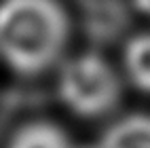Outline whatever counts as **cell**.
<instances>
[{
  "mask_svg": "<svg viewBox=\"0 0 150 148\" xmlns=\"http://www.w3.org/2000/svg\"><path fill=\"white\" fill-rule=\"evenodd\" d=\"M53 81L57 102L78 121L114 116L127 89L118 64L97 51H72Z\"/></svg>",
  "mask_w": 150,
  "mask_h": 148,
  "instance_id": "cell-2",
  "label": "cell"
},
{
  "mask_svg": "<svg viewBox=\"0 0 150 148\" xmlns=\"http://www.w3.org/2000/svg\"><path fill=\"white\" fill-rule=\"evenodd\" d=\"M116 64L125 85L150 97V25L125 38Z\"/></svg>",
  "mask_w": 150,
  "mask_h": 148,
  "instance_id": "cell-4",
  "label": "cell"
},
{
  "mask_svg": "<svg viewBox=\"0 0 150 148\" xmlns=\"http://www.w3.org/2000/svg\"><path fill=\"white\" fill-rule=\"evenodd\" d=\"M4 148H76V144L66 125L49 116H34L15 125Z\"/></svg>",
  "mask_w": 150,
  "mask_h": 148,
  "instance_id": "cell-3",
  "label": "cell"
},
{
  "mask_svg": "<svg viewBox=\"0 0 150 148\" xmlns=\"http://www.w3.org/2000/svg\"><path fill=\"white\" fill-rule=\"evenodd\" d=\"M74 17L64 0H0V68L42 78L72 53Z\"/></svg>",
  "mask_w": 150,
  "mask_h": 148,
  "instance_id": "cell-1",
  "label": "cell"
},
{
  "mask_svg": "<svg viewBox=\"0 0 150 148\" xmlns=\"http://www.w3.org/2000/svg\"><path fill=\"white\" fill-rule=\"evenodd\" d=\"M99 148H150V110H133L112 118Z\"/></svg>",
  "mask_w": 150,
  "mask_h": 148,
  "instance_id": "cell-5",
  "label": "cell"
},
{
  "mask_svg": "<svg viewBox=\"0 0 150 148\" xmlns=\"http://www.w3.org/2000/svg\"><path fill=\"white\" fill-rule=\"evenodd\" d=\"M131 6L135 8V13L144 19V21H148L150 25V0H131Z\"/></svg>",
  "mask_w": 150,
  "mask_h": 148,
  "instance_id": "cell-6",
  "label": "cell"
}]
</instances>
